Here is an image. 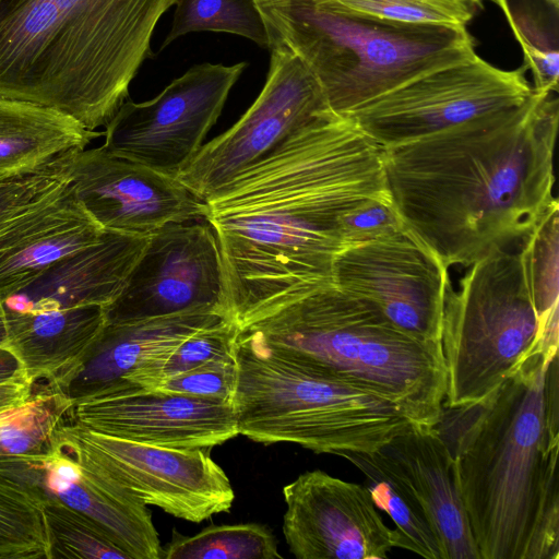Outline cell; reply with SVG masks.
Returning <instances> with one entry per match:
<instances>
[{"mask_svg": "<svg viewBox=\"0 0 559 559\" xmlns=\"http://www.w3.org/2000/svg\"><path fill=\"white\" fill-rule=\"evenodd\" d=\"M72 151L32 170L0 179V228L70 181Z\"/></svg>", "mask_w": 559, "mask_h": 559, "instance_id": "cell-35", "label": "cell"}, {"mask_svg": "<svg viewBox=\"0 0 559 559\" xmlns=\"http://www.w3.org/2000/svg\"><path fill=\"white\" fill-rule=\"evenodd\" d=\"M405 228L390 194L362 200L338 218L340 236L346 248L384 238Z\"/></svg>", "mask_w": 559, "mask_h": 559, "instance_id": "cell-36", "label": "cell"}, {"mask_svg": "<svg viewBox=\"0 0 559 559\" xmlns=\"http://www.w3.org/2000/svg\"><path fill=\"white\" fill-rule=\"evenodd\" d=\"M558 354L538 352L478 403L442 408L480 559L559 558Z\"/></svg>", "mask_w": 559, "mask_h": 559, "instance_id": "cell-3", "label": "cell"}, {"mask_svg": "<svg viewBox=\"0 0 559 559\" xmlns=\"http://www.w3.org/2000/svg\"><path fill=\"white\" fill-rule=\"evenodd\" d=\"M72 405L64 393L45 385L36 393L32 391L24 403L0 413V456L48 453Z\"/></svg>", "mask_w": 559, "mask_h": 559, "instance_id": "cell-26", "label": "cell"}, {"mask_svg": "<svg viewBox=\"0 0 559 559\" xmlns=\"http://www.w3.org/2000/svg\"><path fill=\"white\" fill-rule=\"evenodd\" d=\"M496 3L504 13L522 48L524 68L533 73V90L539 94L557 93L558 8L549 5L548 9L542 10L530 2L511 4L508 0H498Z\"/></svg>", "mask_w": 559, "mask_h": 559, "instance_id": "cell-28", "label": "cell"}, {"mask_svg": "<svg viewBox=\"0 0 559 559\" xmlns=\"http://www.w3.org/2000/svg\"><path fill=\"white\" fill-rule=\"evenodd\" d=\"M0 559H50L43 499L1 474Z\"/></svg>", "mask_w": 559, "mask_h": 559, "instance_id": "cell-29", "label": "cell"}, {"mask_svg": "<svg viewBox=\"0 0 559 559\" xmlns=\"http://www.w3.org/2000/svg\"><path fill=\"white\" fill-rule=\"evenodd\" d=\"M177 0H0V97L106 126Z\"/></svg>", "mask_w": 559, "mask_h": 559, "instance_id": "cell-4", "label": "cell"}, {"mask_svg": "<svg viewBox=\"0 0 559 559\" xmlns=\"http://www.w3.org/2000/svg\"><path fill=\"white\" fill-rule=\"evenodd\" d=\"M466 269L443 308L448 408L478 403L543 352L519 252L499 250Z\"/></svg>", "mask_w": 559, "mask_h": 559, "instance_id": "cell-8", "label": "cell"}, {"mask_svg": "<svg viewBox=\"0 0 559 559\" xmlns=\"http://www.w3.org/2000/svg\"><path fill=\"white\" fill-rule=\"evenodd\" d=\"M559 103L552 94L382 148L406 229L449 269L522 240L554 203Z\"/></svg>", "mask_w": 559, "mask_h": 559, "instance_id": "cell-2", "label": "cell"}, {"mask_svg": "<svg viewBox=\"0 0 559 559\" xmlns=\"http://www.w3.org/2000/svg\"><path fill=\"white\" fill-rule=\"evenodd\" d=\"M214 311L198 310L127 323H106L83 360L51 384L72 402L135 390L133 374L199 329L223 320Z\"/></svg>", "mask_w": 559, "mask_h": 559, "instance_id": "cell-20", "label": "cell"}, {"mask_svg": "<svg viewBox=\"0 0 559 559\" xmlns=\"http://www.w3.org/2000/svg\"><path fill=\"white\" fill-rule=\"evenodd\" d=\"M105 229L71 181L0 228V301L29 285L61 258L97 241Z\"/></svg>", "mask_w": 559, "mask_h": 559, "instance_id": "cell-21", "label": "cell"}, {"mask_svg": "<svg viewBox=\"0 0 559 559\" xmlns=\"http://www.w3.org/2000/svg\"><path fill=\"white\" fill-rule=\"evenodd\" d=\"M15 380H27L23 365L9 347H0V384Z\"/></svg>", "mask_w": 559, "mask_h": 559, "instance_id": "cell-39", "label": "cell"}, {"mask_svg": "<svg viewBox=\"0 0 559 559\" xmlns=\"http://www.w3.org/2000/svg\"><path fill=\"white\" fill-rule=\"evenodd\" d=\"M233 405L239 435L314 453H372L417 426L388 401L330 372L271 353L240 331ZM420 427V426H419Z\"/></svg>", "mask_w": 559, "mask_h": 559, "instance_id": "cell-7", "label": "cell"}, {"mask_svg": "<svg viewBox=\"0 0 559 559\" xmlns=\"http://www.w3.org/2000/svg\"><path fill=\"white\" fill-rule=\"evenodd\" d=\"M9 347L33 384H51L74 369L106 325L104 306L43 312L7 311Z\"/></svg>", "mask_w": 559, "mask_h": 559, "instance_id": "cell-23", "label": "cell"}, {"mask_svg": "<svg viewBox=\"0 0 559 559\" xmlns=\"http://www.w3.org/2000/svg\"><path fill=\"white\" fill-rule=\"evenodd\" d=\"M148 238L105 230L97 241L61 258L2 305L21 313L105 307L123 289Z\"/></svg>", "mask_w": 559, "mask_h": 559, "instance_id": "cell-22", "label": "cell"}, {"mask_svg": "<svg viewBox=\"0 0 559 559\" xmlns=\"http://www.w3.org/2000/svg\"><path fill=\"white\" fill-rule=\"evenodd\" d=\"M390 194L382 148L348 117L330 114L296 131L206 201L217 238L226 319L242 324L334 285L346 248L338 218Z\"/></svg>", "mask_w": 559, "mask_h": 559, "instance_id": "cell-1", "label": "cell"}, {"mask_svg": "<svg viewBox=\"0 0 559 559\" xmlns=\"http://www.w3.org/2000/svg\"><path fill=\"white\" fill-rule=\"evenodd\" d=\"M272 531L259 523L211 525L187 536L173 530L163 559H282Z\"/></svg>", "mask_w": 559, "mask_h": 559, "instance_id": "cell-27", "label": "cell"}, {"mask_svg": "<svg viewBox=\"0 0 559 559\" xmlns=\"http://www.w3.org/2000/svg\"><path fill=\"white\" fill-rule=\"evenodd\" d=\"M69 178L79 200L105 230L151 236L169 223L205 219L206 202L178 178L104 146L73 150Z\"/></svg>", "mask_w": 559, "mask_h": 559, "instance_id": "cell-15", "label": "cell"}, {"mask_svg": "<svg viewBox=\"0 0 559 559\" xmlns=\"http://www.w3.org/2000/svg\"><path fill=\"white\" fill-rule=\"evenodd\" d=\"M549 4H552L556 8H559V0H545Z\"/></svg>", "mask_w": 559, "mask_h": 559, "instance_id": "cell-41", "label": "cell"}, {"mask_svg": "<svg viewBox=\"0 0 559 559\" xmlns=\"http://www.w3.org/2000/svg\"><path fill=\"white\" fill-rule=\"evenodd\" d=\"M69 419L106 436L173 449L212 450L239 435L233 402L159 389L79 400Z\"/></svg>", "mask_w": 559, "mask_h": 559, "instance_id": "cell-17", "label": "cell"}, {"mask_svg": "<svg viewBox=\"0 0 559 559\" xmlns=\"http://www.w3.org/2000/svg\"><path fill=\"white\" fill-rule=\"evenodd\" d=\"M0 474L40 498H55L95 522L130 559H162L147 506L82 474L53 443L36 456H0Z\"/></svg>", "mask_w": 559, "mask_h": 559, "instance_id": "cell-19", "label": "cell"}, {"mask_svg": "<svg viewBox=\"0 0 559 559\" xmlns=\"http://www.w3.org/2000/svg\"><path fill=\"white\" fill-rule=\"evenodd\" d=\"M524 72L475 55L416 76L346 117L381 148L399 145L522 106L534 94Z\"/></svg>", "mask_w": 559, "mask_h": 559, "instance_id": "cell-10", "label": "cell"}, {"mask_svg": "<svg viewBox=\"0 0 559 559\" xmlns=\"http://www.w3.org/2000/svg\"><path fill=\"white\" fill-rule=\"evenodd\" d=\"M50 559H130L91 519L58 499H44Z\"/></svg>", "mask_w": 559, "mask_h": 559, "instance_id": "cell-33", "label": "cell"}, {"mask_svg": "<svg viewBox=\"0 0 559 559\" xmlns=\"http://www.w3.org/2000/svg\"><path fill=\"white\" fill-rule=\"evenodd\" d=\"M53 443L81 473L146 506L200 523L231 509L235 492L211 449H173L106 436L69 418Z\"/></svg>", "mask_w": 559, "mask_h": 559, "instance_id": "cell-9", "label": "cell"}, {"mask_svg": "<svg viewBox=\"0 0 559 559\" xmlns=\"http://www.w3.org/2000/svg\"><path fill=\"white\" fill-rule=\"evenodd\" d=\"M269 50L266 81L254 103L233 127L203 144L177 176L205 202L293 133L333 114L319 81L297 55L280 43H271Z\"/></svg>", "mask_w": 559, "mask_h": 559, "instance_id": "cell-11", "label": "cell"}, {"mask_svg": "<svg viewBox=\"0 0 559 559\" xmlns=\"http://www.w3.org/2000/svg\"><path fill=\"white\" fill-rule=\"evenodd\" d=\"M283 534L298 559H384L395 547L365 485L316 469L283 487Z\"/></svg>", "mask_w": 559, "mask_h": 559, "instance_id": "cell-16", "label": "cell"}, {"mask_svg": "<svg viewBox=\"0 0 559 559\" xmlns=\"http://www.w3.org/2000/svg\"><path fill=\"white\" fill-rule=\"evenodd\" d=\"M289 361L330 372L436 427L447 392L441 342L418 338L370 302L335 285L311 292L239 326Z\"/></svg>", "mask_w": 559, "mask_h": 559, "instance_id": "cell-5", "label": "cell"}, {"mask_svg": "<svg viewBox=\"0 0 559 559\" xmlns=\"http://www.w3.org/2000/svg\"><path fill=\"white\" fill-rule=\"evenodd\" d=\"M255 1L270 44L297 55L343 117L416 76L476 55L462 26L386 20L338 0Z\"/></svg>", "mask_w": 559, "mask_h": 559, "instance_id": "cell-6", "label": "cell"}, {"mask_svg": "<svg viewBox=\"0 0 559 559\" xmlns=\"http://www.w3.org/2000/svg\"><path fill=\"white\" fill-rule=\"evenodd\" d=\"M171 28L160 49L192 32L242 36L262 48L270 34L255 0H177Z\"/></svg>", "mask_w": 559, "mask_h": 559, "instance_id": "cell-30", "label": "cell"}, {"mask_svg": "<svg viewBox=\"0 0 559 559\" xmlns=\"http://www.w3.org/2000/svg\"><path fill=\"white\" fill-rule=\"evenodd\" d=\"M333 282L405 332L441 342L449 269L406 228L342 250L334 260Z\"/></svg>", "mask_w": 559, "mask_h": 559, "instance_id": "cell-14", "label": "cell"}, {"mask_svg": "<svg viewBox=\"0 0 559 559\" xmlns=\"http://www.w3.org/2000/svg\"><path fill=\"white\" fill-rule=\"evenodd\" d=\"M519 252L526 287L535 309L544 352H558L559 204L556 199L522 239Z\"/></svg>", "mask_w": 559, "mask_h": 559, "instance_id": "cell-25", "label": "cell"}, {"mask_svg": "<svg viewBox=\"0 0 559 559\" xmlns=\"http://www.w3.org/2000/svg\"><path fill=\"white\" fill-rule=\"evenodd\" d=\"M106 323L207 310L226 319L217 238L205 221L169 223L153 233L121 293L104 307Z\"/></svg>", "mask_w": 559, "mask_h": 559, "instance_id": "cell-13", "label": "cell"}, {"mask_svg": "<svg viewBox=\"0 0 559 559\" xmlns=\"http://www.w3.org/2000/svg\"><path fill=\"white\" fill-rule=\"evenodd\" d=\"M354 10L413 24L465 27L481 2L477 0H338Z\"/></svg>", "mask_w": 559, "mask_h": 559, "instance_id": "cell-34", "label": "cell"}, {"mask_svg": "<svg viewBox=\"0 0 559 559\" xmlns=\"http://www.w3.org/2000/svg\"><path fill=\"white\" fill-rule=\"evenodd\" d=\"M33 391L27 380H15L0 384V413L24 403Z\"/></svg>", "mask_w": 559, "mask_h": 559, "instance_id": "cell-38", "label": "cell"}, {"mask_svg": "<svg viewBox=\"0 0 559 559\" xmlns=\"http://www.w3.org/2000/svg\"><path fill=\"white\" fill-rule=\"evenodd\" d=\"M0 179H3V178H0Z\"/></svg>", "mask_w": 559, "mask_h": 559, "instance_id": "cell-43", "label": "cell"}, {"mask_svg": "<svg viewBox=\"0 0 559 559\" xmlns=\"http://www.w3.org/2000/svg\"><path fill=\"white\" fill-rule=\"evenodd\" d=\"M8 343V324L5 309L0 301V347H7Z\"/></svg>", "mask_w": 559, "mask_h": 559, "instance_id": "cell-40", "label": "cell"}, {"mask_svg": "<svg viewBox=\"0 0 559 559\" xmlns=\"http://www.w3.org/2000/svg\"><path fill=\"white\" fill-rule=\"evenodd\" d=\"M477 1L481 2L483 0H477ZM491 1L497 2L498 0H491Z\"/></svg>", "mask_w": 559, "mask_h": 559, "instance_id": "cell-42", "label": "cell"}, {"mask_svg": "<svg viewBox=\"0 0 559 559\" xmlns=\"http://www.w3.org/2000/svg\"><path fill=\"white\" fill-rule=\"evenodd\" d=\"M237 383L236 359L213 360L160 381L159 390L233 402Z\"/></svg>", "mask_w": 559, "mask_h": 559, "instance_id": "cell-37", "label": "cell"}, {"mask_svg": "<svg viewBox=\"0 0 559 559\" xmlns=\"http://www.w3.org/2000/svg\"><path fill=\"white\" fill-rule=\"evenodd\" d=\"M238 333V324L227 319L199 329L139 369L131 383L134 389H154L164 379L203 364L234 359Z\"/></svg>", "mask_w": 559, "mask_h": 559, "instance_id": "cell-31", "label": "cell"}, {"mask_svg": "<svg viewBox=\"0 0 559 559\" xmlns=\"http://www.w3.org/2000/svg\"><path fill=\"white\" fill-rule=\"evenodd\" d=\"M342 457L354 464L366 477V487L378 507L394 522L395 547L427 559H447L444 547L427 520L413 508L377 471L364 462L357 453H344Z\"/></svg>", "mask_w": 559, "mask_h": 559, "instance_id": "cell-32", "label": "cell"}, {"mask_svg": "<svg viewBox=\"0 0 559 559\" xmlns=\"http://www.w3.org/2000/svg\"><path fill=\"white\" fill-rule=\"evenodd\" d=\"M431 525L447 559H480L451 451L436 427L415 426L372 453H357Z\"/></svg>", "mask_w": 559, "mask_h": 559, "instance_id": "cell-18", "label": "cell"}, {"mask_svg": "<svg viewBox=\"0 0 559 559\" xmlns=\"http://www.w3.org/2000/svg\"><path fill=\"white\" fill-rule=\"evenodd\" d=\"M247 66L195 64L153 99L126 100L105 126L103 146L177 178L203 145Z\"/></svg>", "mask_w": 559, "mask_h": 559, "instance_id": "cell-12", "label": "cell"}, {"mask_svg": "<svg viewBox=\"0 0 559 559\" xmlns=\"http://www.w3.org/2000/svg\"><path fill=\"white\" fill-rule=\"evenodd\" d=\"M102 134L52 108L0 97V178L86 148Z\"/></svg>", "mask_w": 559, "mask_h": 559, "instance_id": "cell-24", "label": "cell"}]
</instances>
